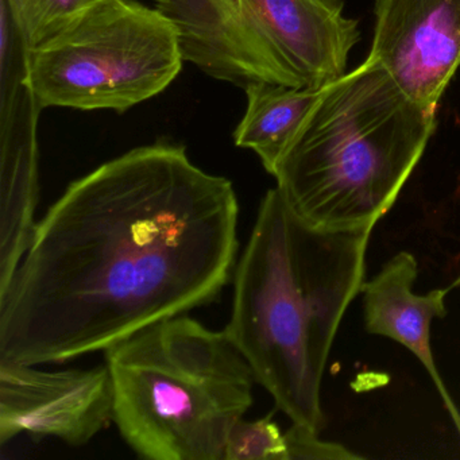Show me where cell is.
Masks as SVG:
<instances>
[{
	"mask_svg": "<svg viewBox=\"0 0 460 460\" xmlns=\"http://www.w3.org/2000/svg\"><path fill=\"white\" fill-rule=\"evenodd\" d=\"M223 460H289L287 436L270 416L238 420L228 435Z\"/></svg>",
	"mask_w": 460,
	"mask_h": 460,
	"instance_id": "12",
	"label": "cell"
},
{
	"mask_svg": "<svg viewBox=\"0 0 460 460\" xmlns=\"http://www.w3.org/2000/svg\"><path fill=\"white\" fill-rule=\"evenodd\" d=\"M185 63L241 88L322 90L346 74L359 40L341 0H155Z\"/></svg>",
	"mask_w": 460,
	"mask_h": 460,
	"instance_id": "5",
	"label": "cell"
},
{
	"mask_svg": "<svg viewBox=\"0 0 460 460\" xmlns=\"http://www.w3.org/2000/svg\"><path fill=\"white\" fill-rule=\"evenodd\" d=\"M452 289H457L460 288V273L457 274L456 279H454V282L451 284Z\"/></svg>",
	"mask_w": 460,
	"mask_h": 460,
	"instance_id": "14",
	"label": "cell"
},
{
	"mask_svg": "<svg viewBox=\"0 0 460 460\" xmlns=\"http://www.w3.org/2000/svg\"><path fill=\"white\" fill-rule=\"evenodd\" d=\"M184 63L179 33L160 10L102 0L25 50V83L40 109L125 112L164 93Z\"/></svg>",
	"mask_w": 460,
	"mask_h": 460,
	"instance_id": "6",
	"label": "cell"
},
{
	"mask_svg": "<svg viewBox=\"0 0 460 460\" xmlns=\"http://www.w3.org/2000/svg\"><path fill=\"white\" fill-rule=\"evenodd\" d=\"M419 273L416 258L408 252L393 255L362 288L363 322L368 333L385 336L408 349L429 374L444 408L460 438V411L452 400L430 347V325L448 314L446 298L452 288L413 292Z\"/></svg>",
	"mask_w": 460,
	"mask_h": 460,
	"instance_id": "9",
	"label": "cell"
},
{
	"mask_svg": "<svg viewBox=\"0 0 460 460\" xmlns=\"http://www.w3.org/2000/svg\"><path fill=\"white\" fill-rule=\"evenodd\" d=\"M322 91L270 83L247 85L246 111L234 131L236 146L252 150L273 176Z\"/></svg>",
	"mask_w": 460,
	"mask_h": 460,
	"instance_id": "10",
	"label": "cell"
},
{
	"mask_svg": "<svg viewBox=\"0 0 460 460\" xmlns=\"http://www.w3.org/2000/svg\"><path fill=\"white\" fill-rule=\"evenodd\" d=\"M114 421V390L107 365L41 370L0 359V444L21 433L84 446Z\"/></svg>",
	"mask_w": 460,
	"mask_h": 460,
	"instance_id": "7",
	"label": "cell"
},
{
	"mask_svg": "<svg viewBox=\"0 0 460 460\" xmlns=\"http://www.w3.org/2000/svg\"><path fill=\"white\" fill-rule=\"evenodd\" d=\"M436 128L374 61L325 85L273 176L290 208L325 228L376 226L392 209Z\"/></svg>",
	"mask_w": 460,
	"mask_h": 460,
	"instance_id": "3",
	"label": "cell"
},
{
	"mask_svg": "<svg viewBox=\"0 0 460 460\" xmlns=\"http://www.w3.org/2000/svg\"><path fill=\"white\" fill-rule=\"evenodd\" d=\"M367 58L414 103L436 111L460 66V0H376Z\"/></svg>",
	"mask_w": 460,
	"mask_h": 460,
	"instance_id": "8",
	"label": "cell"
},
{
	"mask_svg": "<svg viewBox=\"0 0 460 460\" xmlns=\"http://www.w3.org/2000/svg\"><path fill=\"white\" fill-rule=\"evenodd\" d=\"M238 196L181 145L136 147L72 182L0 295V359H74L219 297Z\"/></svg>",
	"mask_w": 460,
	"mask_h": 460,
	"instance_id": "1",
	"label": "cell"
},
{
	"mask_svg": "<svg viewBox=\"0 0 460 460\" xmlns=\"http://www.w3.org/2000/svg\"><path fill=\"white\" fill-rule=\"evenodd\" d=\"M23 49L55 36L102 0H4Z\"/></svg>",
	"mask_w": 460,
	"mask_h": 460,
	"instance_id": "11",
	"label": "cell"
},
{
	"mask_svg": "<svg viewBox=\"0 0 460 460\" xmlns=\"http://www.w3.org/2000/svg\"><path fill=\"white\" fill-rule=\"evenodd\" d=\"M289 460H358L362 456L341 444L323 441L319 433L303 425L293 424L285 432Z\"/></svg>",
	"mask_w": 460,
	"mask_h": 460,
	"instance_id": "13",
	"label": "cell"
},
{
	"mask_svg": "<svg viewBox=\"0 0 460 460\" xmlns=\"http://www.w3.org/2000/svg\"><path fill=\"white\" fill-rule=\"evenodd\" d=\"M373 230L312 225L271 188L234 273L226 332L277 408L314 432L327 424L323 376L344 314L362 292Z\"/></svg>",
	"mask_w": 460,
	"mask_h": 460,
	"instance_id": "2",
	"label": "cell"
},
{
	"mask_svg": "<svg viewBox=\"0 0 460 460\" xmlns=\"http://www.w3.org/2000/svg\"><path fill=\"white\" fill-rule=\"evenodd\" d=\"M114 424L147 460H223L252 405L254 371L223 331L168 317L104 349Z\"/></svg>",
	"mask_w": 460,
	"mask_h": 460,
	"instance_id": "4",
	"label": "cell"
}]
</instances>
